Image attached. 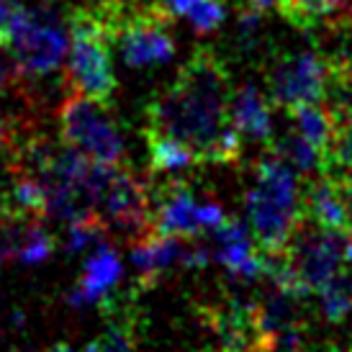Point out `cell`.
Here are the masks:
<instances>
[{"mask_svg": "<svg viewBox=\"0 0 352 352\" xmlns=\"http://www.w3.org/2000/svg\"><path fill=\"white\" fill-rule=\"evenodd\" d=\"M54 252V236L44 229L41 219H34L26 229V236H23V245H21L19 252V263L23 265H39L44 263L50 254Z\"/></svg>", "mask_w": 352, "mask_h": 352, "instance_id": "7402d4cb", "label": "cell"}, {"mask_svg": "<svg viewBox=\"0 0 352 352\" xmlns=\"http://www.w3.org/2000/svg\"><path fill=\"white\" fill-rule=\"evenodd\" d=\"M332 352H352V342L347 344V347H344V350H332Z\"/></svg>", "mask_w": 352, "mask_h": 352, "instance_id": "1f68e13d", "label": "cell"}, {"mask_svg": "<svg viewBox=\"0 0 352 352\" xmlns=\"http://www.w3.org/2000/svg\"><path fill=\"white\" fill-rule=\"evenodd\" d=\"M303 201V214L306 219H311L314 224L332 229V232H342V234H352L350 219L344 211V204L340 198V188L332 177L316 175L309 177L301 193Z\"/></svg>", "mask_w": 352, "mask_h": 352, "instance_id": "4fadbf2b", "label": "cell"}, {"mask_svg": "<svg viewBox=\"0 0 352 352\" xmlns=\"http://www.w3.org/2000/svg\"><path fill=\"white\" fill-rule=\"evenodd\" d=\"M347 0H288L285 10L280 13L291 26L311 34L324 19H329L334 13L344 8Z\"/></svg>", "mask_w": 352, "mask_h": 352, "instance_id": "d6986e66", "label": "cell"}, {"mask_svg": "<svg viewBox=\"0 0 352 352\" xmlns=\"http://www.w3.org/2000/svg\"><path fill=\"white\" fill-rule=\"evenodd\" d=\"M239 3H247V6H252V8L263 10V13H267V10L283 13L285 6H288V0H239Z\"/></svg>", "mask_w": 352, "mask_h": 352, "instance_id": "4316f807", "label": "cell"}, {"mask_svg": "<svg viewBox=\"0 0 352 352\" xmlns=\"http://www.w3.org/2000/svg\"><path fill=\"white\" fill-rule=\"evenodd\" d=\"M267 149L275 152L280 160H285V162L298 173V177H303V180L322 175V152L314 147L306 137H301L296 129H294V134L280 137L278 142H270Z\"/></svg>", "mask_w": 352, "mask_h": 352, "instance_id": "2e32d148", "label": "cell"}, {"mask_svg": "<svg viewBox=\"0 0 352 352\" xmlns=\"http://www.w3.org/2000/svg\"><path fill=\"white\" fill-rule=\"evenodd\" d=\"M344 260L352 263V234L347 236V245H344Z\"/></svg>", "mask_w": 352, "mask_h": 352, "instance_id": "4dcf8cb0", "label": "cell"}, {"mask_svg": "<svg viewBox=\"0 0 352 352\" xmlns=\"http://www.w3.org/2000/svg\"><path fill=\"white\" fill-rule=\"evenodd\" d=\"M157 3L165 10H170L173 16H186L188 10L193 8L196 3H201V0H157Z\"/></svg>", "mask_w": 352, "mask_h": 352, "instance_id": "484cf974", "label": "cell"}, {"mask_svg": "<svg viewBox=\"0 0 352 352\" xmlns=\"http://www.w3.org/2000/svg\"><path fill=\"white\" fill-rule=\"evenodd\" d=\"M186 16L198 36H206V34H211V31H216L224 23L226 6L221 0H201V3H196L193 8L188 10Z\"/></svg>", "mask_w": 352, "mask_h": 352, "instance_id": "603a6c76", "label": "cell"}, {"mask_svg": "<svg viewBox=\"0 0 352 352\" xmlns=\"http://www.w3.org/2000/svg\"><path fill=\"white\" fill-rule=\"evenodd\" d=\"M16 82V67H13V62H3L0 59V93L8 88V85H13Z\"/></svg>", "mask_w": 352, "mask_h": 352, "instance_id": "83f0119b", "label": "cell"}, {"mask_svg": "<svg viewBox=\"0 0 352 352\" xmlns=\"http://www.w3.org/2000/svg\"><path fill=\"white\" fill-rule=\"evenodd\" d=\"M303 296H296L291 291H283L273 285L267 294L254 303V322L260 334H270L275 329H283L288 324L306 322L303 319Z\"/></svg>", "mask_w": 352, "mask_h": 352, "instance_id": "5bb4252c", "label": "cell"}, {"mask_svg": "<svg viewBox=\"0 0 352 352\" xmlns=\"http://www.w3.org/2000/svg\"><path fill=\"white\" fill-rule=\"evenodd\" d=\"M96 352H134V344H131V334H129L126 327L121 324H111L108 332L93 342Z\"/></svg>", "mask_w": 352, "mask_h": 352, "instance_id": "cb8c5ba5", "label": "cell"}, {"mask_svg": "<svg viewBox=\"0 0 352 352\" xmlns=\"http://www.w3.org/2000/svg\"><path fill=\"white\" fill-rule=\"evenodd\" d=\"M347 236L350 234L324 229L303 216V221L285 247V257H288L291 270L296 273L301 288L309 296L319 294L324 285L340 273Z\"/></svg>", "mask_w": 352, "mask_h": 352, "instance_id": "52a82bcc", "label": "cell"}, {"mask_svg": "<svg viewBox=\"0 0 352 352\" xmlns=\"http://www.w3.org/2000/svg\"><path fill=\"white\" fill-rule=\"evenodd\" d=\"M329 21H332L337 29L342 31L344 36L352 41V0H347L344 3V8L340 10V13H334V16H329Z\"/></svg>", "mask_w": 352, "mask_h": 352, "instance_id": "d4e9b609", "label": "cell"}, {"mask_svg": "<svg viewBox=\"0 0 352 352\" xmlns=\"http://www.w3.org/2000/svg\"><path fill=\"white\" fill-rule=\"evenodd\" d=\"M322 103L334 129H352V62H329Z\"/></svg>", "mask_w": 352, "mask_h": 352, "instance_id": "9a60e30c", "label": "cell"}, {"mask_svg": "<svg viewBox=\"0 0 352 352\" xmlns=\"http://www.w3.org/2000/svg\"><path fill=\"white\" fill-rule=\"evenodd\" d=\"M50 352H78V350H72V347H67V344H57V347H52ZM80 352H96V347H93V342H90L85 350H80Z\"/></svg>", "mask_w": 352, "mask_h": 352, "instance_id": "f546056e", "label": "cell"}, {"mask_svg": "<svg viewBox=\"0 0 352 352\" xmlns=\"http://www.w3.org/2000/svg\"><path fill=\"white\" fill-rule=\"evenodd\" d=\"M319 301H322V314L327 322L342 324L352 314V275L340 270L319 291Z\"/></svg>", "mask_w": 352, "mask_h": 352, "instance_id": "ffe728a7", "label": "cell"}, {"mask_svg": "<svg viewBox=\"0 0 352 352\" xmlns=\"http://www.w3.org/2000/svg\"><path fill=\"white\" fill-rule=\"evenodd\" d=\"M139 0H85V6H100V8H124V6H134Z\"/></svg>", "mask_w": 352, "mask_h": 352, "instance_id": "f1b7e54d", "label": "cell"}, {"mask_svg": "<svg viewBox=\"0 0 352 352\" xmlns=\"http://www.w3.org/2000/svg\"><path fill=\"white\" fill-rule=\"evenodd\" d=\"M59 137L62 144L103 165H121L124 139L106 103L88 98L78 90L65 96L59 106Z\"/></svg>", "mask_w": 352, "mask_h": 352, "instance_id": "8992f818", "label": "cell"}, {"mask_svg": "<svg viewBox=\"0 0 352 352\" xmlns=\"http://www.w3.org/2000/svg\"><path fill=\"white\" fill-rule=\"evenodd\" d=\"M327 75L329 62L316 50L278 54L267 69V96L283 111L298 103H322Z\"/></svg>", "mask_w": 352, "mask_h": 352, "instance_id": "ba28073f", "label": "cell"}, {"mask_svg": "<svg viewBox=\"0 0 352 352\" xmlns=\"http://www.w3.org/2000/svg\"><path fill=\"white\" fill-rule=\"evenodd\" d=\"M111 34L90 6L69 8L67 82L88 98L108 103L116 93V72L111 59Z\"/></svg>", "mask_w": 352, "mask_h": 352, "instance_id": "5b68a950", "label": "cell"}, {"mask_svg": "<svg viewBox=\"0 0 352 352\" xmlns=\"http://www.w3.org/2000/svg\"><path fill=\"white\" fill-rule=\"evenodd\" d=\"M152 208H155V229L162 234H175L193 239L204 232L201 226V201H196L193 190L183 180H170L152 193Z\"/></svg>", "mask_w": 352, "mask_h": 352, "instance_id": "9c48e42d", "label": "cell"}, {"mask_svg": "<svg viewBox=\"0 0 352 352\" xmlns=\"http://www.w3.org/2000/svg\"><path fill=\"white\" fill-rule=\"evenodd\" d=\"M106 23L111 41L118 47L124 65L131 69H144L165 65L175 57L173 36V13L160 3L139 0L124 8H100L90 6Z\"/></svg>", "mask_w": 352, "mask_h": 352, "instance_id": "3957f363", "label": "cell"}, {"mask_svg": "<svg viewBox=\"0 0 352 352\" xmlns=\"http://www.w3.org/2000/svg\"><path fill=\"white\" fill-rule=\"evenodd\" d=\"M144 139H147L149 147V165L157 173H173V170H183V167H190L198 162L193 149L183 142H177V139L167 137V134L144 129Z\"/></svg>", "mask_w": 352, "mask_h": 352, "instance_id": "e0dca14e", "label": "cell"}, {"mask_svg": "<svg viewBox=\"0 0 352 352\" xmlns=\"http://www.w3.org/2000/svg\"><path fill=\"white\" fill-rule=\"evenodd\" d=\"M322 175L352 180V129H334L332 142L322 152Z\"/></svg>", "mask_w": 352, "mask_h": 352, "instance_id": "44dd1931", "label": "cell"}, {"mask_svg": "<svg viewBox=\"0 0 352 352\" xmlns=\"http://www.w3.org/2000/svg\"><path fill=\"white\" fill-rule=\"evenodd\" d=\"M6 50L16 67V80L31 82L62 67L69 52V10L62 13L54 0H44L36 8H26L10 31Z\"/></svg>", "mask_w": 352, "mask_h": 352, "instance_id": "277c9868", "label": "cell"}, {"mask_svg": "<svg viewBox=\"0 0 352 352\" xmlns=\"http://www.w3.org/2000/svg\"><path fill=\"white\" fill-rule=\"evenodd\" d=\"M257 183L245 196L250 229L263 254L285 252L294 232L303 221L298 173L285 160L267 152L254 167Z\"/></svg>", "mask_w": 352, "mask_h": 352, "instance_id": "7a4b0ae2", "label": "cell"}, {"mask_svg": "<svg viewBox=\"0 0 352 352\" xmlns=\"http://www.w3.org/2000/svg\"><path fill=\"white\" fill-rule=\"evenodd\" d=\"M273 100L257 82H245L242 88L232 96V106H229V116L232 124L242 137L252 139V142H265L270 144L273 139Z\"/></svg>", "mask_w": 352, "mask_h": 352, "instance_id": "7c38bea8", "label": "cell"}, {"mask_svg": "<svg viewBox=\"0 0 352 352\" xmlns=\"http://www.w3.org/2000/svg\"><path fill=\"white\" fill-rule=\"evenodd\" d=\"M188 242L190 239L186 236L162 234L157 229L139 236L137 242H131V265L137 270L139 285L152 288L167 270L186 263Z\"/></svg>", "mask_w": 352, "mask_h": 352, "instance_id": "30bf717a", "label": "cell"}, {"mask_svg": "<svg viewBox=\"0 0 352 352\" xmlns=\"http://www.w3.org/2000/svg\"><path fill=\"white\" fill-rule=\"evenodd\" d=\"M285 113L291 116L296 131L309 139L319 152H324L327 144L332 142L334 121L329 118L324 106H319V103H298V106L288 108Z\"/></svg>", "mask_w": 352, "mask_h": 352, "instance_id": "ac0fdd59", "label": "cell"}, {"mask_svg": "<svg viewBox=\"0 0 352 352\" xmlns=\"http://www.w3.org/2000/svg\"><path fill=\"white\" fill-rule=\"evenodd\" d=\"M124 275V265L111 245L96 247V252L88 257V263L82 267V278L78 280V285L69 291V303L72 306H96L103 303L106 296L113 291Z\"/></svg>", "mask_w": 352, "mask_h": 352, "instance_id": "8fae6325", "label": "cell"}, {"mask_svg": "<svg viewBox=\"0 0 352 352\" xmlns=\"http://www.w3.org/2000/svg\"><path fill=\"white\" fill-rule=\"evenodd\" d=\"M232 85L214 50L198 47L175 80L147 103V129L193 149L198 162L234 165L242 157V134L229 116Z\"/></svg>", "mask_w": 352, "mask_h": 352, "instance_id": "6da1fadb", "label": "cell"}]
</instances>
